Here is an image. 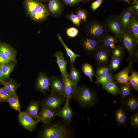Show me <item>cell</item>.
Masks as SVG:
<instances>
[{
    "instance_id": "cell-1",
    "label": "cell",
    "mask_w": 138,
    "mask_h": 138,
    "mask_svg": "<svg viewBox=\"0 0 138 138\" xmlns=\"http://www.w3.org/2000/svg\"><path fill=\"white\" fill-rule=\"evenodd\" d=\"M69 124L63 121L44 124L38 135L42 138H70L73 133Z\"/></svg>"
},
{
    "instance_id": "cell-2",
    "label": "cell",
    "mask_w": 138,
    "mask_h": 138,
    "mask_svg": "<svg viewBox=\"0 0 138 138\" xmlns=\"http://www.w3.org/2000/svg\"><path fill=\"white\" fill-rule=\"evenodd\" d=\"M23 4L27 15L33 21H42L49 15L47 6L39 0H24Z\"/></svg>"
},
{
    "instance_id": "cell-3",
    "label": "cell",
    "mask_w": 138,
    "mask_h": 138,
    "mask_svg": "<svg viewBox=\"0 0 138 138\" xmlns=\"http://www.w3.org/2000/svg\"><path fill=\"white\" fill-rule=\"evenodd\" d=\"M73 98L82 106L88 107L93 105L96 101V93L86 86H78Z\"/></svg>"
},
{
    "instance_id": "cell-4",
    "label": "cell",
    "mask_w": 138,
    "mask_h": 138,
    "mask_svg": "<svg viewBox=\"0 0 138 138\" xmlns=\"http://www.w3.org/2000/svg\"><path fill=\"white\" fill-rule=\"evenodd\" d=\"M108 32L104 23L96 20L90 22L86 29L87 36L99 40L108 33Z\"/></svg>"
},
{
    "instance_id": "cell-5",
    "label": "cell",
    "mask_w": 138,
    "mask_h": 138,
    "mask_svg": "<svg viewBox=\"0 0 138 138\" xmlns=\"http://www.w3.org/2000/svg\"><path fill=\"white\" fill-rule=\"evenodd\" d=\"M107 29L117 38L121 43L123 33L119 15L110 16L108 17L104 23Z\"/></svg>"
},
{
    "instance_id": "cell-6",
    "label": "cell",
    "mask_w": 138,
    "mask_h": 138,
    "mask_svg": "<svg viewBox=\"0 0 138 138\" xmlns=\"http://www.w3.org/2000/svg\"><path fill=\"white\" fill-rule=\"evenodd\" d=\"M66 99L51 91L47 97L40 101V105L45 106L55 112L59 110Z\"/></svg>"
},
{
    "instance_id": "cell-7",
    "label": "cell",
    "mask_w": 138,
    "mask_h": 138,
    "mask_svg": "<svg viewBox=\"0 0 138 138\" xmlns=\"http://www.w3.org/2000/svg\"><path fill=\"white\" fill-rule=\"evenodd\" d=\"M111 53L109 50L100 47L93 55L97 66L108 65Z\"/></svg>"
},
{
    "instance_id": "cell-8",
    "label": "cell",
    "mask_w": 138,
    "mask_h": 138,
    "mask_svg": "<svg viewBox=\"0 0 138 138\" xmlns=\"http://www.w3.org/2000/svg\"><path fill=\"white\" fill-rule=\"evenodd\" d=\"M18 120L20 123L24 128L30 132L32 131L36 127L37 123L41 122L40 119L34 120L25 112L20 111L18 116Z\"/></svg>"
},
{
    "instance_id": "cell-9",
    "label": "cell",
    "mask_w": 138,
    "mask_h": 138,
    "mask_svg": "<svg viewBox=\"0 0 138 138\" xmlns=\"http://www.w3.org/2000/svg\"><path fill=\"white\" fill-rule=\"evenodd\" d=\"M64 87V97L66 100L70 101L76 90L77 84L73 82L70 78L68 73L61 76Z\"/></svg>"
},
{
    "instance_id": "cell-10",
    "label": "cell",
    "mask_w": 138,
    "mask_h": 138,
    "mask_svg": "<svg viewBox=\"0 0 138 138\" xmlns=\"http://www.w3.org/2000/svg\"><path fill=\"white\" fill-rule=\"evenodd\" d=\"M81 44L85 53L88 55H93L100 47V41L86 36L82 39Z\"/></svg>"
},
{
    "instance_id": "cell-11",
    "label": "cell",
    "mask_w": 138,
    "mask_h": 138,
    "mask_svg": "<svg viewBox=\"0 0 138 138\" xmlns=\"http://www.w3.org/2000/svg\"><path fill=\"white\" fill-rule=\"evenodd\" d=\"M121 42L124 48L128 51L129 55L131 54L137 48V45L128 29L123 31Z\"/></svg>"
},
{
    "instance_id": "cell-12",
    "label": "cell",
    "mask_w": 138,
    "mask_h": 138,
    "mask_svg": "<svg viewBox=\"0 0 138 138\" xmlns=\"http://www.w3.org/2000/svg\"><path fill=\"white\" fill-rule=\"evenodd\" d=\"M35 84L37 90L45 94L46 92L49 90L50 78L45 72H40L36 79Z\"/></svg>"
},
{
    "instance_id": "cell-13",
    "label": "cell",
    "mask_w": 138,
    "mask_h": 138,
    "mask_svg": "<svg viewBox=\"0 0 138 138\" xmlns=\"http://www.w3.org/2000/svg\"><path fill=\"white\" fill-rule=\"evenodd\" d=\"M50 80L51 91L65 98L63 84L61 78L53 76L50 78Z\"/></svg>"
},
{
    "instance_id": "cell-14",
    "label": "cell",
    "mask_w": 138,
    "mask_h": 138,
    "mask_svg": "<svg viewBox=\"0 0 138 138\" xmlns=\"http://www.w3.org/2000/svg\"><path fill=\"white\" fill-rule=\"evenodd\" d=\"M73 115V112L70 106L69 101L66 99L63 107L55 113V116L60 117L68 124L71 122Z\"/></svg>"
},
{
    "instance_id": "cell-15",
    "label": "cell",
    "mask_w": 138,
    "mask_h": 138,
    "mask_svg": "<svg viewBox=\"0 0 138 138\" xmlns=\"http://www.w3.org/2000/svg\"><path fill=\"white\" fill-rule=\"evenodd\" d=\"M100 47L107 49L111 52L118 43L120 44L119 39L115 36L107 33L100 40Z\"/></svg>"
},
{
    "instance_id": "cell-16",
    "label": "cell",
    "mask_w": 138,
    "mask_h": 138,
    "mask_svg": "<svg viewBox=\"0 0 138 138\" xmlns=\"http://www.w3.org/2000/svg\"><path fill=\"white\" fill-rule=\"evenodd\" d=\"M132 64H129L125 68L114 75V79L118 84H126L129 85V74L132 70Z\"/></svg>"
},
{
    "instance_id": "cell-17",
    "label": "cell",
    "mask_w": 138,
    "mask_h": 138,
    "mask_svg": "<svg viewBox=\"0 0 138 138\" xmlns=\"http://www.w3.org/2000/svg\"><path fill=\"white\" fill-rule=\"evenodd\" d=\"M133 13L131 7H130L124 9L119 15L123 32L129 28Z\"/></svg>"
},
{
    "instance_id": "cell-18",
    "label": "cell",
    "mask_w": 138,
    "mask_h": 138,
    "mask_svg": "<svg viewBox=\"0 0 138 138\" xmlns=\"http://www.w3.org/2000/svg\"><path fill=\"white\" fill-rule=\"evenodd\" d=\"M38 116L41 122L44 124L51 122L53 118L56 117L55 113L45 106H42Z\"/></svg>"
},
{
    "instance_id": "cell-19",
    "label": "cell",
    "mask_w": 138,
    "mask_h": 138,
    "mask_svg": "<svg viewBox=\"0 0 138 138\" xmlns=\"http://www.w3.org/2000/svg\"><path fill=\"white\" fill-rule=\"evenodd\" d=\"M64 55L63 53L60 51H57L53 54V56L56 58V62L61 76L64 75L67 73L66 67L68 61L65 59Z\"/></svg>"
},
{
    "instance_id": "cell-20",
    "label": "cell",
    "mask_w": 138,
    "mask_h": 138,
    "mask_svg": "<svg viewBox=\"0 0 138 138\" xmlns=\"http://www.w3.org/2000/svg\"><path fill=\"white\" fill-rule=\"evenodd\" d=\"M8 80L0 81V83L3 85V88L10 95L16 92L21 85L18 83L15 79L9 78Z\"/></svg>"
},
{
    "instance_id": "cell-21",
    "label": "cell",
    "mask_w": 138,
    "mask_h": 138,
    "mask_svg": "<svg viewBox=\"0 0 138 138\" xmlns=\"http://www.w3.org/2000/svg\"><path fill=\"white\" fill-rule=\"evenodd\" d=\"M0 51L11 61H16V51L12 47L9 45L4 43H0Z\"/></svg>"
},
{
    "instance_id": "cell-22",
    "label": "cell",
    "mask_w": 138,
    "mask_h": 138,
    "mask_svg": "<svg viewBox=\"0 0 138 138\" xmlns=\"http://www.w3.org/2000/svg\"><path fill=\"white\" fill-rule=\"evenodd\" d=\"M138 15L133 13L128 29L133 36L137 45H138Z\"/></svg>"
},
{
    "instance_id": "cell-23",
    "label": "cell",
    "mask_w": 138,
    "mask_h": 138,
    "mask_svg": "<svg viewBox=\"0 0 138 138\" xmlns=\"http://www.w3.org/2000/svg\"><path fill=\"white\" fill-rule=\"evenodd\" d=\"M40 105V101L32 100L26 108L25 112L34 119H40L38 116V111Z\"/></svg>"
},
{
    "instance_id": "cell-24",
    "label": "cell",
    "mask_w": 138,
    "mask_h": 138,
    "mask_svg": "<svg viewBox=\"0 0 138 138\" xmlns=\"http://www.w3.org/2000/svg\"><path fill=\"white\" fill-rule=\"evenodd\" d=\"M16 63V61H10L0 65L4 80H7L9 79L10 74L15 67Z\"/></svg>"
},
{
    "instance_id": "cell-25",
    "label": "cell",
    "mask_w": 138,
    "mask_h": 138,
    "mask_svg": "<svg viewBox=\"0 0 138 138\" xmlns=\"http://www.w3.org/2000/svg\"><path fill=\"white\" fill-rule=\"evenodd\" d=\"M61 4L59 0H49L48 3V8L51 14L56 15L60 13L61 9Z\"/></svg>"
},
{
    "instance_id": "cell-26",
    "label": "cell",
    "mask_w": 138,
    "mask_h": 138,
    "mask_svg": "<svg viewBox=\"0 0 138 138\" xmlns=\"http://www.w3.org/2000/svg\"><path fill=\"white\" fill-rule=\"evenodd\" d=\"M57 36L60 42L65 50L67 55L69 58L70 63L72 64L74 63L76 59L79 57L80 55L75 53L66 45L60 34H58Z\"/></svg>"
},
{
    "instance_id": "cell-27",
    "label": "cell",
    "mask_w": 138,
    "mask_h": 138,
    "mask_svg": "<svg viewBox=\"0 0 138 138\" xmlns=\"http://www.w3.org/2000/svg\"><path fill=\"white\" fill-rule=\"evenodd\" d=\"M7 102L14 110L20 111L21 107L19 98L16 92L10 95Z\"/></svg>"
},
{
    "instance_id": "cell-28",
    "label": "cell",
    "mask_w": 138,
    "mask_h": 138,
    "mask_svg": "<svg viewBox=\"0 0 138 138\" xmlns=\"http://www.w3.org/2000/svg\"><path fill=\"white\" fill-rule=\"evenodd\" d=\"M68 75L70 79L73 82L77 84L81 78L79 71L72 64L70 65Z\"/></svg>"
},
{
    "instance_id": "cell-29",
    "label": "cell",
    "mask_w": 138,
    "mask_h": 138,
    "mask_svg": "<svg viewBox=\"0 0 138 138\" xmlns=\"http://www.w3.org/2000/svg\"><path fill=\"white\" fill-rule=\"evenodd\" d=\"M102 88L108 93L114 95L119 94V88L114 81L109 82L103 85Z\"/></svg>"
},
{
    "instance_id": "cell-30",
    "label": "cell",
    "mask_w": 138,
    "mask_h": 138,
    "mask_svg": "<svg viewBox=\"0 0 138 138\" xmlns=\"http://www.w3.org/2000/svg\"><path fill=\"white\" fill-rule=\"evenodd\" d=\"M125 102V105L128 109L130 111L136 110L138 107L137 98L135 96H129Z\"/></svg>"
},
{
    "instance_id": "cell-31",
    "label": "cell",
    "mask_w": 138,
    "mask_h": 138,
    "mask_svg": "<svg viewBox=\"0 0 138 138\" xmlns=\"http://www.w3.org/2000/svg\"><path fill=\"white\" fill-rule=\"evenodd\" d=\"M125 54V50L120 44L116 45L112 50L111 58H117L122 59Z\"/></svg>"
},
{
    "instance_id": "cell-32",
    "label": "cell",
    "mask_w": 138,
    "mask_h": 138,
    "mask_svg": "<svg viewBox=\"0 0 138 138\" xmlns=\"http://www.w3.org/2000/svg\"><path fill=\"white\" fill-rule=\"evenodd\" d=\"M114 75L113 73L96 77V84H101L102 85L109 82L114 81Z\"/></svg>"
},
{
    "instance_id": "cell-33",
    "label": "cell",
    "mask_w": 138,
    "mask_h": 138,
    "mask_svg": "<svg viewBox=\"0 0 138 138\" xmlns=\"http://www.w3.org/2000/svg\"><path fill=\"white\" fill-rule=\"evenodd\" d=\"M115 115L116 121L118 124L120 125H125L126 117L122 107L116 111Z\"/></svg>"
},
{
    "instance_id": "cell-34",
    "label": "cell",
    "mask_w": 138,
    "mask_h": 138,
    "mask_svg": "<svg viewBox=\"0 0 138 138\" xmlns=\"http://www.w3.org/2000/svg\"><path fill=\"white\" fill-rule=\"evenodd\" d=\"M81 70L83 73L89 78L91 82H92L94 74L91 65L87 63H84L82 66Z\"/></svg>"
},
{
    "instance_id": "cell-35",
    "label": "cell",
    "mask_w": 138,
    "mask_h": 138,
    "mask_svg": "<svg viewBox=\"0 0 138 138\" xmlns=\"http://www.w3.org/2000/svg\"><path fill=\"white\" fill-rule=\"evenodd\" d=\"M131 75L129 77V81L133 89L136 91L138 90V73L137 71H131Z\"/></svg>"
},
{
    "instance_id": "cell-36",
    "label": "cell",
    "mask_w": 138,
    "mask_h": 138,
    "mask_svg": "<svg viewBox=\"0 0 138 138\" xmlns=\"http://www.w3.org/2000/svg\"><path fill=\"white\" fill-rule=\"evenodd\" d=\"M121 60L117 58H111L108 65L112 72L118 69L121 64Z\"/></svg>"
},
{
    "instance_id": "cell-37",
    "label": "cell",
    "mask_w": 138,
    "mask_h": 138,
    "mask_svg": "<svg viewBox=\"0 0 138 138\" xmlns=\"http://www.w3.org/2000/svg\"><path fill=\"white\" fill-rule=\"evenodd\" d=\"M119 88V94L123 99L130 96L131 94V89L129 85L126 84H121Z\"/></svg>"
},
{
    "instance_id": "cell-38",
    "label": "cell",
    "mask_w": 138,
    "mask_h": 138,
    "mask_svg": "<svg viewBox=\"0 0 138 138\" xmlns=\"http://www.w3.org/2000/svg\"><path fill=\"white\" fill-rule=\"evenodd\" d=\"M112 72L108 65L97 66L94 73V75L96 77L103 76Z\"/></svg>"
},
{
    "instance_id": "cell-39",
    "label": "cell",
    "mask_w": 138,
    "mask_h": 138,
    "mask_svg": "<svg viewBox=\"0 0 138 138\" xmlns=\"http://www.w3.org/2000/svg\"><path fill=\"white\" fill-rule=\"evenodd\" d=\"M129 64L137 63L138 62V50L136 49L134 52L127 58Z\"/></svg>"
},
{
    "instance_id": "cell-40",
    "label": "cell",
    "mask_w": 138,
    "mask_h": 138,
    "mask_svg": "<svg viewBox=\"0 0 138 138\" xmlns=\"http://www.w3.org/2000/svg\"><path fill=\"white\" fill-rule=\"evenodd\" d=\"M9 95L3 87H0V102H7Z\"/></svg>"
},
{
    "instance_id": "cell-41",
    "label": "cell",
    "mask_w": 138,
    "mask_h": 138,
    "mask_svg": "<svg viewBox=\"0 0 138 138\" xmlns=\"http://www.w3.org/2000/svg\"><path fill=\"white\" fill-rule=\"evenodd\" d=\"M77 14L81 21L84 22H86L87 13L85 10L82 9H79L77 12Z\"/></svg>"
},
{
    "instance_id": "cell-42",
    "label": "cell",
    "mask_w": 138,
    "mask_h": 138,
    "mask_svg": "<svg viewBox=\"0 0 138 138\" xmlns=\"http://www.w3.org/2000/svg\"><path fill=\"white\" fill-rule=\"evenodd\" d=\"M68 17L74 25L79 27L81 20L77 15L72 13L68 15Z\"/></svg>"
},
{
    "instance_id": "cell-43",
    "label": "cell",
    "mask_w": 138,
    "mask_h": 138,
    "mask_svg": "<svg viewBox=\"0 0 138 138\" xmlns=\"http://www.w3.org/2000/svg\"><path fill=\"white\" fill-rule=\"evenodd\" d=\"M78 31L76 28L72 27L69 28L66 31L67 35L70 37L74 38L76 37L78 34Z\"/></svg>"
},
{
    "instance_id": "cell-44",
    "label": "cell",
    "mask_w": 138,
    "mask_h": 138,
    "mask_svg": "<svg viewBox=\"0 0 138 138\" xmlns=\"http://www.w3.org/2000/svg\"><path fill=\"white\" fill-rule=\"evenodd\" d=\"M131 123L133 126L137 128L138 127V114L136 113L133 114L131 118Z\"/></svg>"
},
{
    "instance_id": "cell-45",
    "label": "cell",
    "mask_w": 138,
    "mask_h": 138,
    "mask_svg": "<svg viewBox=\"0 0 138 138\" xmlns=\"http://www.w3.org/2000/svg\"><path fill=\"white\" fill-rule=\"evenodd\" d=\"M104 0H96L93 2L91 5V9L94 12L100 5Z\"/></svg>"
},
{
    "instance_id": "cell-46",
    "label": "cell",
    "mask_w": 138,
    "mask_h": 138,
    "mask_svg": "<svg viewBox=\"0 0 138 138\" xmlns=\"http://www.w3.org/2000/svg\"><path fill=\"white\" fill-rule=\"evenodd\" d=\"M11 61L3 53L0 51V65H1Z\"/></svg>"
},
{
    "instance_id": "cell-47",
    "label": "cell",
    "mask_w": 138,
    "mask_h": 138,
    "mask_svg": "<svg viewBox=\"0 0 138 138\" xmlns=\"http://www.w3.org/2000/svg\"><path fill=\"white\" fill-rule=\"evenodd\" d=\"M131 7L133 13L138 15V0H133L132 5Z\"/></svg>"
},
{
    "instance_id": "cell-48",
    "label": "cell",
    "mask_w": 138,
    "mask_h": 138,
    "mask_svg": "<svg viewBox=\"0 0 138 138\" xmlns=\"http://www.w3.org/2000/svg\"><path fill=\"white\" fill-rule=\"evenodd\" d=\"M65 3L69 5H76L82 1L83 0H63Z\"/></svg>"
},
{
    "instance_id": "cell-49",
    "label": "cell",
    "mask_w": 138,
    "mask_h": 138,
    "mask_svg": "<svg viewBox=\"0 0 138 138\" xmlns=\"http://www.w3.org/2000/svg\"><path fill=\"white\" fill-rule=\"evenodd\" d=\"M2 80H4V79L0 65V81Z\"/></svg>"
},
{
    "instance_id": "cell-50",
    "label": "cell",
    "mask_w": 138,
    "mask_h": 138,
    "mask_svg": "<svg viewBox=\"0 0 138 138\" xmlns=\"http://www.w3.org/2000/svg\"><path fill=\"white\" fill-rule=\"evenodd\" d=\"M122 1H123L126 2H127L128 4H130V3L131 1L132 0H121Z\"/></svg>"
},
{
    "instance_id": "cell-51",
    "label": "cell",
    "mask_w": 138,
    "mask_h": 138,
    "mask_svg": "<svg viewBox=\"0 0 138 138\" xmlns=\"http://www.w3.org/2000/svg\"><path fill=\"white\" fill-rule=\"evenodd\" d=\"M39 1H41V2H45L47 1V0H39Z\"/></svg>"
},
{
    "instance_id": "cell-52",
    "label": "cell",
    "mask_w": 138,
    "mask_h": 138,
    "mask_svg": "<svg viewBox=\"0 0 138 138\" xmlns=\"http://www.w3.org/2000/svg\"><path fill=\"white\" fill-rule=\"evenodd\" d=\"M85 0L86 1H90V0Z\"/></svg>"
}]
</instances>
